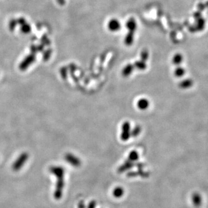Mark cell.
<instances>
[{
    "mask_svg": "<svg viewBox=\"0 0 208 208\" xmlns=\"http://www.w3.org/2000/svg\"><path fill=\"white\" fill-rule=\"evenodd\" d=\"M107 27L110 31L115 32L118 31L121 29V23L118 19L113 18L108 21Z\"/></svg>",
    "mask_w": 208,
    "mask_h": 208,
    "instance_id": "cell-1",
    "label": "cell"
},
{
    "mask_svg": "<svg viewBox=\"0 0 208 208\" xmlns=\"http://www.w3.org/2000/svg\"><path fill=\"white\" fill-rule=\"evenodd\" d=\"M65 158L68 163L70 164L73 166H78L80 165L81 162H80V160L79 159V158H78L75 155H73L72 154H70V153L66 154Z\"/></svg>",
    "mask_w": 208,
    "mask_h": 208,
    "instance_id": "cell-2",
    "label": "cell"
},
{
    "mask_svg": "<svg viewBox=\"0 0 208 208\" xmlns=\"http://www.w3.org/2000/svg\"><path fill=\"white\" fill-rule=\"evenodd\" d=\"M126 27L129 32L134 33L137 28L136 20L133 18H130L126 23Z\"/></svg>",
    "mask_w": 208,
    "mask_h": 208,
    "instance_id": "cell-3",
    "label": "cell"
},
{
    "mask_svg": "<svg viewBox=\"0 0 208 208\" xmlns=\"http://www.w3.org/2000/svg\"><path fill=\"white\" fill-rule=\"evenodd\" d=\"M150 105L149 101L146 98H140L137 102V107L140 110L147 109Z\"/></svg>",
    "mask_w": 208,
    "mask_h": 208,
    "instance_id": "cell-4",
    "label": "cell"
},
{
    "mask_svg": "<svg viewBox=\"0 0 208 208\" xmlns=\"http://www.w3.org/2000/svg\"><path fill=\"white\" fill-rule=\"evenodd\" d=\"M35 59V57L34 54H30L29 55H28L25 60L22 62V63L21 64L20 67L21 68H26L27 66H28L30 64H31L32 62H33L34 61Z\"/></svg>",
    "mask_w": 208,
    "mask_h": 208,
    "instance_id": "cell-5",
    "label": "cell"
},
{
    "mask_svg": "<svg viewBox=\"0 0 208 208\" xmlns=\"http://www.w3.org/2000/svg\"><path fill=\"white\" fill-rule=\"evenodd\" d=\"M134 65L131 64H128L125 65L122 70V75L124 77L129 76L133 70Z\"/></svg>",
    "mask_w": 208,
    "mask_h": 208,
    "instance_id": "cell-6",
    "label": "cell"
},
{
    "mask_svg": "<svg viewBox=\"0 0 208 208\" xmlns=\"http://www.w3.org/2000/svg\"><path fill=\"white\" fill-rule=\"evenodd\" d=\"M133 35L134 33L128 32V33L126 35L124 38V43L127 46H130L133 43Z\"/></svg>",
    "mask_w": 208,
    "mask_h": 208,
    "instance_id": "cell-7",
    "label": "cell"
},
{
    "mask_svg": "<svg viewBox=\"0 0 208 208\" xmlns=\"http://www.w3.org/2000/svg\"><path fill=\"white\" fill-rule=\"evenodd\" d=\"M183 60V57L180 53L175 54L172 58V62L176 65H179V64H180L182 62Z\"/></svg>",
    "mask_w": 208,
    "mask_h": 208,
    "instance_id": "cell-8",
    "label": "cell"
},
{
    "mask_svg": "<svg viewBox=\"0 0 208 208\" xmlns=\"http://www.w3.org/2000/svg\"><path fill=\"white\" fill-rule=\"evenodd\" d=\"M134 66L136 67L139 70H144L146 67H147V65L146 64V62L143 61H136L135 62V64H134Z\"/></svg>",
    "mask_w": 208,
    "mask_h": 208,
    "instance_id": "cell-9",
    "label": "cell"
},
{
    "mask_svg": "<svg viewBox=\"0 0 208 208\" xmlns=\"http://www.w3.org/2000/svg\"><path fill=\"white\" fill-rule=\"evenodd\" d=\"M205 20L202 18H199L198 19L196 20V26L195 28L196 29H199V30H202L205 26Z\"/></svg>",
    "mask_w": 208,
    "mask_h": 208,
    "instance_id": "cell-10",
    "label": "cell"
},
{
    "mask_svg": "<svg viewBox=\"0 0 208 208\" xmlns=\"http://www.w3.org/2000/svg\"><path fill=\"white\" fill-rule=\"evenodd\" d=\"M139 154L135 150L131 151L128 155V159L130 161H134L138 159Z\"/></svg>",
    "mask_w": 208,
    "mask_h": 208,
    "instance_id": "cell-11",
    "label": "cell"
},
{
    "mask_svg": "<svg viewBox=\"0 0 208 208\" xmlns=\"http://www.w3.org/2000/svg\"><path fill=\"white\" fill-rule=\"evenodd\" d=\"M20 30L21 32L24 34H28L31 31V27L29 24L25 23L23 25L20 26Z\"/></svg>",
    "mask_w": 208,
    "mask_h": 208,
    "instance_id": "cell-12",
    "label": "cell"
},
{
    "mask_svg": "<svg viewBox=\"0 0 208 208\" xmlns=\"http://www.w3.org/2000/svg\"><path fill=\"white\" fill-rule=\"evenodd\" d=\"M184 73L185 69L181 66H178L177 68H176L174 72V74L176 77H181L184 75Z\"/></svg>",
    "mask_w": 208,
    "mask_h": 208,
    "instance_id": "cell-13",
    "label": "cell"
},
{
    "mask_svg": "<svg viewBox=\"0 0 208 208\" xmlns=\"http://www.w3.org/2000/svg\"><path fill=\"white\" fill-rule=\"evenodd\" d=\"M141 132V127L139 125H136L133 129L131 131V135L133 137L138 136Z\"/></svg>",
    "mask_w": 208,
    "mask_h": 208,
    "instance_id": "cell-14",
    "label": "cell"
},
{
    "mask_svg": "<svg viewBox=\"0 0 208 208\" xmlns=\"http://www.w3.org/2000/svg\"><path fill=\"white\" fill-rule=\"evenodd\" d=\"M17 24V20L16 19H12L10 20L9 24H8V27H9V29L10 31H13L14 30L16 25Z\"/></svg>",
    "mask_w": 208,
    "mask_h": 208,
    "instance_id": "cell-15",
    "label": "cell"
},
{
    "mask_svg": "<svg viewBox=\"0 0 208 208\" xmlns=\"http://www.w3.org/2000/svg\"><path fill=\"white\" fill-rule=\"evenodd\" d=\"M122 131L124 132H131V125L129 122L126 121L124 122L121 126Z\"/></svg>",
    "mask_w": 208,
    "mask_h": 208,
    "instance_id": "cell-16",
    "label": "cell"
},
{
    "mask_svg": "<svg viewBox=\"0 0 208 208\" xmlns=\"http://www.w3.org/2000/svg\"><path fill=\"white\" fill-rule=\"evenodd\" d=\"M131 132H124V131H122L121 135H120V138L123 141H127L129 138L131 137Z\"/></svg>",
    "mask_w": 208,
    "mask_h": 208,
    "instance_id": "cell-17",
    "label": "cell"
},
{
    "mask_svg": "<svg viewBox=\"0 0 208 208\" xmlns=\"http://www.w3.org/2000/svg\"><path fill=\"white\" fill-rule=\"evenodd\" d=\"M148 58V52L147 50H143L140 53V58L142 61L146 62Z\"/></svg>",
    "mask_w": 208,
    "mask_h": 208,
    "instance_id": "cell-18",
    "label": "cell"
},
{
    "mask_svg": "<svg viewBox=\"0 0 208 208\" xmlns=\"http://www.w3.org/2000/svg\"><path fill=\"white\" fill-rule=\"evenodd\" d=\"M41 42H42V43L44 45V44H46V45H49V44H50V40H49V39H48V38H47V35H43L42 36V38H41Z\"/></svg>",
    "mask_w": 208,
    "mask_h": 208,
    "instance_id": "cell-19",
    "label": "cell"
},
{
    "mask_svg": "<svg viewBox=\"0 0 208 208\" xmlns=\"http://www.w3.org/2000/svg\"><path fill=\"white\" fill-rule=\"evenodd\" d=\"M60 73L62 77L64 79H66L67 77V68L66 67H62L60 69Z\"/></svg>",
    "mask_w": 208,
    "mask_h": 208,
    "instance_id": "cell-20",
    "label": "cell"
},
{
    "mask_svg": "<svg viewBox=\"0 0 208 208\" xmlns=\"http://www.w3.org/2000/svg\"><path fill=\"white\" fill-rule=\"evenodd\" d=\"M51 52H52V50L50 49H49L44 53V54H43V59L45 61L47 60L49 58V57H50V55L51 54Z\"/></svg>",
    "mask_w": 208,
    "mask_h": 208,
    "instance_id": "cell-21",
    "label": "cell"
},
{
    "mask_svg": "<svg viewBox=\"0 0 208 208\" xmlns=\"http://www.w3.org/2000/svg\"><path fill=\"white\" fill-rule=\"evenodd\" d=\"M17 24H19L20 26L23 25V24L27 23L26 20L24 18V17H20L17 20Z\"/></svg>",
    "mask_w": 208,
    "mask_h": 208,
    "instance_id": "cell-22",
    "label": "cell"
},
{
    "mask_svg": "<svg viewBox=\"0 0 208 208\" xmlns=\"http://www.w3.org/2000/svg\"><path fill=\"white\" fill-rule=\"evenodd\" d=\"M31 52L33 53V54H35L37 51H38V49H37V46H36L35 45H32L31 46Z\"/></svg>",
    "mask_w": 208,
    "mask_h": 208,
    "instance_id": "cell-23",
    "label": "cell"
},
{
    "mask_svg": "<svg viewBox=\"0 0 208 208\" xmlns=\"http://www.w3.org/2000/svg\"><path fill=\"white\" fill-rule=\"evenodd\" d=\"M194 17L195 18L196 20H197V19H198V18H199L201 17V14H200V13L199 12H196V13H195V14H194Z\"/></svg>",
    "mask_w": 208,
    "mask_h": 208,
    "instance_id": "cell-24",
    "label": "cell"
},
{
    "mask_svg": "<svg viewBox=\"0 0 208 208\" xmlns=\"http://www.w3.org/2000/svg\"><path fill=\"white\" fill-rule=\"evenodd\" d=\"M44 49V45L42 43V44H39L38 46H37V49H38V51H42Z\"/></svg>",
    "mask_w": 208,
    "mask_h": 208,
    "instance_id": "cell-25",
    "label": "cell"
},
{
    "mask_svg": "<svg viewBox=\"0 0 208 208\" xmlns=\"http://www.w3.org/2000/svg\"><path fill=\"white\" fill-rule=\"evenodd\" d=\"M57 2L60 3V4H63L65 2L64 0H57Z\"/></svg>",
    "mask_w": 208,
    "mask_h": 208,
    "instance_id": "cell-26",
    "label": "cell"
}]
</instances>
